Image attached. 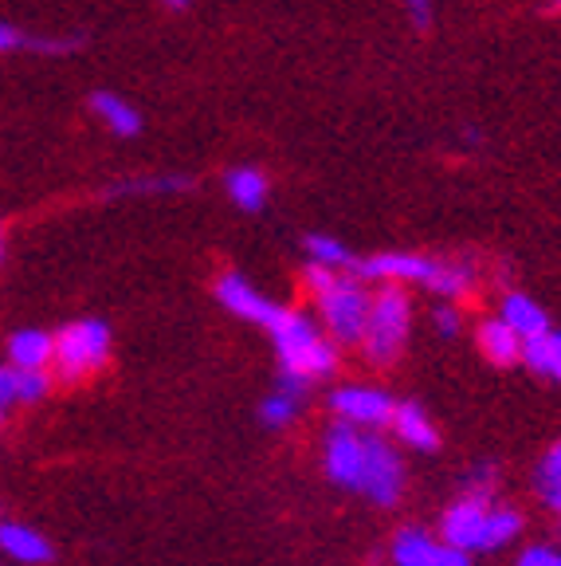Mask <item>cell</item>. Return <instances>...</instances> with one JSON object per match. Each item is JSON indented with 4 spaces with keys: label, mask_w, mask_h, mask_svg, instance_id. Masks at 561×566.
I'll list each match as a JSON object with an SVG mask.
<instances>
[{
    "label": "cell",
    "mask_w": 561,
    "mask_h": 566,
    "mask_svg": "<svg viewBox=\"0 0 561 566\" xmlns=\"http://www.w3.org/2000/svg\"><path fill=\"white\" fill-rule=\"evenodd\" d=\"M518 566H561V551L558 547H546V543H534L518 555Z\"/></svg>",
    "instance_id": "cell-25"
},
{
    "label": "cell",
    "mask_w": 561,
    "mask_h": 566,
    "mask_svg": "<svg viewBox=\"0 0 561 566\" xmlns=\"http://www.w3.org/2000/svg\"><path fill=\"white\" fill-rule=\"evenodd\" d=\"M436 327H440V335H456L459 331V311L452 307V303H444V307H436Z\"/></svg>",
    "instance_id": "cell-27"
},
{
    "label": "cell",
    "mask_w": 561,
    "mask_h": 566,
    "mask_svg": "<svg viewBox=\"0 0 561 566\" xmlns=\"http://www.w3.org/2000/svg\"><path fill=\"white\" fill-rule=\"evenodd\" d=\"M161 4H169V9H184L189 0H161Z\"/></svg>",
    "instance_id": "cell-29"
},
{
    "label": "cell",
    "mask_w": 561,
    "mask_h": 566,
    "mask_svg": "<svg viewBox=\"0 0 561 566\" xmlns=\"http://www.w3.org/2000/svg\"><path fill=\"white\" fill-rule=\"evenodd\" d=\"M553 9H561V0H553Z\"/></svg>",
    "instance_id": "cell-31"
},
{
    "label": "cell",
    "mask_w": 561,
    "mask_h": 566,
    "mask_svg": "<svg viewBox=\"0 0 561 566\" xmlns=\"http://www.w3.org/2000/svg\"><path fill=\"white\" fill-rule=\"evenodd\" d=\"M75 48H80V40H63V35H28L24 28L0 20V55H9V52L67 55V52H75Z\"/></svg>",
    "instance_id": "cell-14"
},
{
    "label": "cell",
    "mask_w": 561,
    "mask_h": 566,
    "mask_svg": "<svg viewBox=\"0 0 561 566\" xmlns=\"http://www.w3.org/2000/svg\"><path fill=\"white\" fill-rule=\"evenodd\" d=\"M224 193L232 197V205L244 212H260L267 201V177L255 166H236L224 174Z\"/></svg>",
    "instance_id": "cell-15"
},
{
    "label": "cell",
    "mask_w": 561,
    "mask_h": 566,
    "mask_svg": "<svg viewBox=\"0 0 561 566\" xmlns=\"http://www.w3.org/2000/svg\"><path fill=\"white\" fill-rule=\"evenodd\" d=\"M216 300L224 303V311H232L244 323H255V327H272V318L279 315V303H272L264 292H255L252 283L236 272H224L216 280Z\"/></svg>",
    "instance_id": "cell-10"
},
{
    "label": "cell",
    "mask_w": 561,
    "mask_h": 566,
    "mask_svg": "<svg viewBox=\"0 0 561 566\" xmlns=\"http://www.w3.org/2000/svg\"><path fill=\"white\" fill-rule=\"evenodd\" d=\"M495 476H499V472H495V464H479V469H475L472 476H467V488H464V492L491 495V492H495Z\"/></svg>",
    "instance_id": "cell-26"
},
{
    "label": "cell",
    "mask_w": 561,
    "mask_h": 566,
    "mask_svg": "<svg viewBox=\"0 0 561 566\" xmlns=\"http://www.w3.org/2000/svg\"><path fill=\"white\" fill-rule=\"evenodd\" d=\"M534 488H538V495H542V504L550 507V512L561 515V441L550 444V449H546V457L538 460Z\"/></svg>",
    "instance_id": "cell-21"
},
{
    "label": "cell",
    "mask_w": 561,
    "mask_h": 566,
    "mask_svg": "<svg viewBox=\"0 0 561 566\" xmlns=\"http://www.w3.org/2000/svg\"><path fill=\"white\" fill-rule=\"evenodd\" d=\"M499 318L507 323L510 331H515L522 343L527 338H534V335H542L546 327H550V318H546V311L538 307L530 295H518V292H510L507 300H502V311H499Z\"/></svg>",
    "instance_id": "cell-16"
},
{
    "label": "cell",
    "mask_w": 561,
    "mask_h": 566,
    "mask_svg": "<svg viewBox=\"0 0 561 566\" xmlns=\"http://www.w3.org/2000/svg\"><path fill=\"white\" fill-rule=\"evenodd\" d=\"M298 401H303V394H290V389L279 386L275 394H267L264 406H260V421H264L267 429H283V424L295 421Z\"/></svg>",
    "instance_id": "cell-23"
},
{
    "label": "cell",
    "mask_w": 561,
    "mask_h": 566,
    "mask_svg": "<svg viewBox=\"0 0 561 566\" xmlns=\"http://www.w3.org/2000/svg\"><path fill=\"white\" fill-rule=\"evenodd\" d=\"M110 354V327L98 323V318H80L55 335L52 366L60 378L80 381L87 374H95Z\"/></svg>",
    "instance_id": "cell-7"
},
{
    "label": "cell",
    "mask_w": 561,
    "mask_h": 566,
    "mask_svg": "<svg viewBox=\"0 0 561 566\" xmlns=\"http://www.w3.org/2000/svg\"><path fill=\"white\" fill-rule=\"evenodd\" d=\"M479 346L495 366H510V363H518V358H522V338H518L515 331L502 323V318H487V323H483V327H479Z\"/></svg>",
    "instance_id": "cell-18"
},
{
    "label": "cell",
    "mask_w": 561,
    "mask_h": 566,
    "mask_svg": "<svg viewBox=\"0 0 561 566\" xmlns=\"http://www.w3.org/2000/svg\"><path fill=\"white\" fill-rule=\"evenodd\" d=\"M272 343L279 354V386L290 394H307L310 381L330 378L334 366H338V350H334V338L318 327L315 318L303 315V311L279 307V315L272 318Z\"/></svg>",
    "instance_id": "cell-2"
},
{
    "label": "cell",
    "mask_w": 561,
    "mask_h": 566,
    "mask_svg": "<svg viewBox=\"0 0 561 566\" xmlns=\"http://www.w3.org/2000/svg\"><path fill=\"white\" fill-rule=\"evenodd\" d=\"M307 287L315 292L318 311H322V327L334 343H361L366 335V318H369V303L373 292L366 287V280L342 268H322L310 260L307 264Z\"/></svg>",
    "instance_id": "cell-3"
},
{
    "label": "cell",
    "mask_w": 561,
    "mask_h": 566,
    "mask_svg": "<svg viewBox=\"0 0 561 566\" xmlns=\"http://www.w3.org/2000/svg\"><path fill=\"white\" fill-rule=\"evenodd\" d=\"M518 531H522V515L515 507H502L495 504L491 495H475V492L459 495L456 504L444 512V520H440V535L447 543L464 547L467 555L507 547V543L518 539Z\"/></svg>",
    "instance_id": "cell-4"
},
{
    "label": "cell",
    "mask_w": 561,
    "mask_h": 566,
    "mask_svg": "<svg viewBox=\"0 0 561 566\" xmlns=\"http://www.w3.org/2000/svg\"><path fill=\"white\" fill-rule=\"evenodd\" d=\"M522 358H527L530 370H538V374H546V378L561 381V331L546 327L542 335L527 338V343H522Z\"/></svg>",
    "instance_id": "cell-19"
},
{
    "label": "cell",
    "mask_w": 561,
    "mask_h": 566,
    "mask_svg": "<svg viewBox=\"0 0 561 566\" xmlns=\"http://www.w3.org/2000/svg\"><path fill=\"white\" fill-rule=\"evenodd\" d=\"M396 566H472V555L456 543H447L444 535H428L424 527H401L389 547Z\"/></svg>",
    "instance_id": "cell-8"
},
{
    "label": "cell",
    "mask_w": 561,
    "mask_h": 566,
    "mask_svg": "<svg viewBox=\"0 0 561 566\" xmlns=\"http://www.w3.org/2000/svg\"><path fill=\"white\" fill-rule=\"evenodd\" d=\"M404 9H409V17H413L416 28L432 24V0H404Z\"/></svg>",
    "instance_id": "cell-28"
},
{
    "label": "cell",
    "mask_w": 561,
    "mask_h": 566,
    "mask_svg": "<svg viewBox=\"0 0 561 566\" xmlns=\"http://www.w3.org/2000/svg\"><path fill=\"white\" fill-rule=\"evenodd\" d=\"M91 106H95V115L103 118L106 130L118 134V138H134V134L141 130L138 106H134L130 98L115 95V91H95V95H91Z\"/></svg>",
    "instance_id": "cell-13"
},
{
    "label": "cell",
    "mask_w": 561,
    "mask_h": 566,
    "mask_svg": "<svg viewBox=\"0 0 561 566\" xmlns=\"http://www.w3.org/2000/svg\"><path fill=\"white\" fill-rule=\"evenodd\" d=\"M307 256L315 260V264L322 268H342V272H350L353 268V256H350V248L342 244V240H334L326 237V232H315V237H307Z\"/></svg>",
    "instance_id": "cell-22"
},
{
    "label": "cell",
    "mask_w": 561,
    "mask_h": 566,
    "mask_svg": "<svg viewBox=\"0 0 561 566\" xmlns=\"http://www.w3.org/2000/svg\"><path fill=\"white\" fill-rule=\"evenodd\" d=\"M393 406L396 401L373 386H342V389H334L330 394L334 417H338V421L361 424V429H381V424H389Z\"/></svg>",
    "instance_id": "cell-9"
},
{
    "label": "cell",
    "mask_w": 561,
    "mask_h": 566,
    "mask_svg": "<svg viewBox=\"0 0 561 566\" xmlns=\"http://www.w3.org/2000/svg\"><path fill=\"white\" fill-rule=\"evenodd\" d=\"M389 424H393V433L401 444H409V449H416V452H436V444H440L436 424H432V417L424 413L416 401H401V406H393Z\"/></svg>",
    "instance_id": "cell-11"
},
{
    "label": "cell",
    "mask_w": 561,
    "mask_h": 566,
    "mask_svg": "<svg viewBox=\"0 0 561 566\" xmlns=\"http://www.w3.org/2000/svg\"><path fill=\"white\" fill-rule=\"evenodd\" d=\"M20 406V366H0V413Z\"/></svg>",
    "instance_id": "cell-24"
},
{
    "label": "cell",
    "mask_w": 561,
    "mask_h": 566,
    "mask_svg": "<svg viewBox=\"0 0 561 566\" xmlns=\"http://www.w3.org/2000/svg\"><path fill=\"white\" fill-rule=\"evenodd\" d=\"M193 189V177L184 174H161V177H130L110 189V197H161V193H184Z\"/></svg>",
    "instance_id": "cell-20"
},
{
    "label": "cell",
    "mask_w": 561,
    "mask_h": 566,
    "mask_svg": "<svg viewBox=\"0 0 561 566\" xmlns=\"http://www.w3.org/2000/svg\"><path fill=\"white\" fill-rule=\"evenodd\" d=\"M361 280H381V283H424L428 292L444 295V300H464L475 283L472 264H456V260H432L421 252H381V256L353 260L350 268Z\"/></svg>",
    "instance_id": "cell-5"
},
{
    "label": "cell",
    "mask_w": 561,
    "mask_h": 566,
    "mask_svg": "<svg viewBox=\"0 0 561 566\" xmlns=\"http://www.w3.org/2000/svg\"><path fill=\"white\" fill-rule=\"evenodd\" d=\"M409 331H413V303L401 292V283H385L369 303L361 350L373 366H389L409 343Z\"/></svg>",
    "instance_id": "cell-6"
},
{
    "label": "cell",
    "mask_w": 561,
    "mask_h": 566,
    "mask_svg": "<svg viewBox=\"0 0 561 566\" xmlns=\"http://www.w3.org/2000/svg\"><path fill=\"white\" fill-rule=\"evenodd\" d=\"M0 260H4V229H0Z\"/></svg>",
    "instance_id": "cell-30"
},
{
    "label": "cell",
    "mask_w": 561,
    "mask_h": 566,
    "mask_svg": "<svg viewBox=\"0 0 561 566\" xmlns=\"http://www.w3.org/2000/svg\"><path fill=\"white\" fill-rule=\"evenodd\" d=\"M52 350H55V335H47V331H17V335L9 338L12 366H24V370H44V366H52Z\"/></svg>",
    "instance_id": "cell-17"
},
{
    "label": "cell",
    "mask_w": 561,
    "mask_h": 566,
    "mask_svg": "<svg viewBox=\"0 0 561 566\" xmlns=\"http://www.w3.org/2000/svg\"><path fill=\"white\" fill-rule=\"evenodd\" d=\"M0 551L17 558V563H52V543L40 531L24 527V523H0Z\"/></svg>",
    "instance_id": "cell-12"
},
{
    "label": "cell",
    "mask_w": 561,
    "mask_h": 566,
    "mask_svg": "<svg viewBox=\"0 0 561 566\" xmlns=\"http://www.w3.org/2000/svg\"><path fill=\"white\" fill-rule=\"evenodd\" d=\"M326 476L338 488L369 495L373 504L393 507L404 495V460L385 437H378L373 429L361 424L338 421L326 433V452H322Z\"/></svg>",
    "instance_id": "cell-1"
}]
</instances>
